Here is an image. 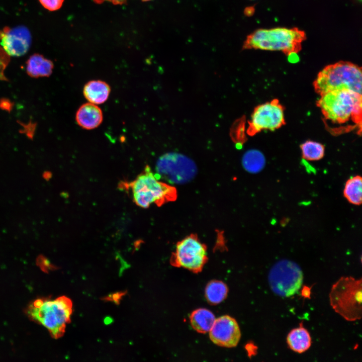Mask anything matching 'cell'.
I'll list each match as a JSON object with an SVG mask.
<instances>
[{
    "instance_id": "83f0119b",
    "label": "cell",
    "mask_w": 362,
    "mask_h": 362,
    "mask_svg": "<svg viewBox=\"0 0 362 362\" xmlns=\"http://www.w3.org/2000/svg\"><path fill=\"white\" fill-rule=\"evenodd\" d=\"M142 1H144V2H146V1H151V0H142Z\"/></svg>"
},
{
    "instance_id": "cb8c5ba5",
    "label": "cell",
    "mask_w": 362,
    "mask_h": 362,
    "mask_svg": "<svg viewBox=\"0 0 362 362\" xmlns=\"http://www.w3.org/2000/svg\"><path fill=\"white\" fill-rule=\"evenodd\" d=\"M37 263L41 269L45 272H48L49 270H52L53 267L50 262L44 258H40L39 260L37 261Z\"/></svg>"
},
{
    "instance_id": "ac0fdd59",
    "label": "cell",
    "mask_w": 362,
    "mask_h": 362,
    "mask_svg": "<svg viewBox=\"0 0 362 362\" xmlns=\"http://www.w3.org/2000/svg\"><path fill=\"white\" fill-rule=\"evenodd\" d=\"M343 195L351 204L361 205L362 202V178L356 175L348 178L344 185Z\"/></svg>"
},
{
    "instance_id": "44dd1931",
    "label": "cell",
    "mask_w": 362,
    "mask_h": 362,
    "mask_svg": "<svg viewBox=\"0 0 362 362\" xmlns=\"http://www.w3.org/2000/svg\"><path fill=\"white\" fill-rule=\"evenodd\" d=\"M300 148L302 157L306 160L317 161L324 157L325 147L320 143L306 141L301 145Z\"/></svg>"
},
{
    "instance_id": "d4e9b609",
    "label": "cell",
    "mask_w": 362,
    "mask_h": 362,
    "mask_svg": "<svg viewBox=\"0 0 362 362\" xmlns=\"http://www.w3.org/2000/svg\"><path fill=\"white\" fill-rule=\"evenodd\" d=\"M127 0H94V1L98 4H102L106 1L111 2L115 5H121L124 4Z\"/></svg>"
},
{
    "instance_id": "6da1fadb",
    "label": "cell",
    "mask_w": 362,
    "mask_h": 362,
    "mask_svg": "<svg viewBox=\"0 0 362 362\" xmlns=\"http://www.w3.org/2000/svg\"><path fill=\"white\" fill-rule=\"evenodd\" d=\"M320 96L317 105L331 132L338 133L354 129L361 132V94L349 90H340Z\"/></svg>"
},
{
    "instance_id": "277c9868",
    "label": "cell",
    "mask_w": 362,
    "mask_h": 362,
    "mask_svg": "<svg viewBox=\"0 0 362 362\" xmlns=\"http://www.w3.org/2000/svg\"><path fill=\"white\" fill-rule=\"evenodd\" d=\"M313 84L315 92L320 95L340 90H349L361 94V68L348 61H340L329 64L318 73Z\"/></svg>"
},
{
    "instance_id": "7a4b0ae2",
    "label": "cell",
    "mask_w": 362,
    "mask_h": 362,
    "mask_svg": "<svg viewBox=\"0 0 362 362\" xmlns=\"http://www.w3.org/2000/svg\"><path fill=\"white\" fill-rule=\"evenodd\" d=\"M25 312L31 320L45 327L52 338L57 339L63 335L70 321L72 303L64 296L54 300L38 298L29 304Z\"/></svg>"
},
{
    "instance_id": "8992f818",
    "label": "cell",
    "mask_w": 362,
    "mask_h": 362,
    "mask_svg": "<svg viewBox=\"0 0 362 362\" xmlns=\"http://www.w3.org/2000/svg\"><path fill=\"white\" fill-rule=\"evenodd\" d=\"M361 279L343 277L332 287L330 303L333 310L345 320L354 321L361 318Z\"/></svg>"
},
{
    "instance_id": "30bf717a",
    "label": "cell",
    "mask_w": 362,
    "mask_h": 362,
    "mask_svg": "<svg viewBox=\"0 0 362 362\" xmlns=\"http://www.w3.org/2000/svg\"><path fill=\"white\" fill-rule=\"evenodd\" d=\"M285 124L284 108L278 100L274 99L254 109L247 132L252 136L265 130L274 131Z\"/></svg>"
},
{
    "instance_id": "7c38bea8",
    "label": "cell",
    "mask_w": 362,
    "mask_h": 362,
    "mask_svg": "<svg viewBox=\"0 0 362 362\" xmlns=\"http://www.w3.org/2000/svg\"><path fill=\"white\" fill-rule=\"evenodd\" d=\"M209 332L210 338L214 343L225 347L236 346L241 337L237 321L228 315L216 319Z\"/></svg>"
},
{
    "instance_id": "5bb4252c",
    "label": "cell",
    "mask_w": 362,
    "mask_h": 362,
    "mask_svg": "<svg viewBox=\"0 0 362 362\" xmlns=\"http://www.w3.org/2000/svg\"><path fill=\"white\" fill-rule=\"evenodd\" d=\"M111 92L110 85L100 80L87 82L84 86L83 94L89 102L96 105L104 103L108 99Z\"/></svg>"
},
{
    "instance_id": "52a82bcc",
    "label": "cell",
    "mask_w": 362,
    "mask_h": 362,
    "mask_svg": "<svg viewBox=\"0 0 362 362\" xmlns=\"http://www.w3.org/2000/svg\"><path fill=\"white\" fill-rule=\"evenodd\" d=\"M303 279L300 267L296 262L288 259L277 262L268 274L272 290L282 297H288L296 293L301 287Z\"/></svg>"
},
{
    "instance_id": "9a60e30c",
    "label": "cell",
    "mask_w": 362,
    "mask_h": 362,
    "mask_svg": "<svg viewBox=\"0 0 362 362\" xmlns=\"http://www.w3.org/2000/svg\"><path fill=\"white\" fill-rule=\"evenodd\" d=\"M53 67L52 61L37 53L31 55L26 63L27 74L34 78L49 76Z\"/></svg>"
},
{
    "instance_id": "4fadbf2b",
    "label": "cell",
    "mask_w": 362,
    "mask_h": 362,
    "mask_svg": "<svg viewBox=\"0 0 362 362\" xmlns=\"http://www.w3.org/2000/svg\"><path fill=\"white\" fill-rule=\"evenodd\" d=\"M75 119L77 124L82 128L94 129L102 123L103 120V112L96 104L89 102L85 103L77 110Z\"/></svg>"
},
{
    "instance_id": "f1b7e54d",
    "label": "cell",
    "mask_w": 362,
    "mask_h": 362,
    "mask_svg": "<svg viewBox=\"0 0 362 362\" xmlns=\"http://www.w3.org/2000/svg\"></svg>"
},
{
    "instance_id": "3957f363",
    "label": "cell",
    "mask_w": 362,
    "mask_h": 362,
    "mask_svg": "<svg viewBox=\"0 0 362 362\" xmlns=\"http://www.w3.org/2000/svg\"><path fill=\"white\" fill-rule=\"evenodd\" d=\"M306 39L305 32L298 28L258 29L247 36L242 49L281 51L289 55L300 51Z\"/></svg>"
},
{
    "instance_id": "5b68a950",
    "label": "cell",
    "mask_w": 362,
    "mask_h": 362,
    "mask_svg": "<svg viewBox=\"0 0 362 362\" xmlns=\"http://www.w3.org/2000/svg\"><path fill=\"white\" fill-rule=\"evenodd\" d=\"M126 185L132 191L134 202L143 208H147L153 203L161 206L175 201L177 197L176 188L159 181L148 165L134 180Z\"/></svg>"
},
{
    "instance_id": "7402d4cb",
    "label": "cell",
    "mask_w": 362,
    "mask_h": 362,
    "mask_svg": "<svg viewBox=\"0 0 362 362\" xmlns=\"http://www.w3.org/2000/svg\"><path fill=\"white\" fill-rule=\"evenodd\" d=\"M10 56L0 46V80H8L4 72L9 63Z\"/></svg>"
},
{
    "instance_id": "ba28073f",
    "label": "cell",
    "mask_w": 362,
    "mask_h": 362,
    "mask_svg": "<svg viewBox=\"0 0 362 362\" xmlns=\"http://www.w3.org/2000/svg\"><path fill=\"white\" fill-rule=\"evenodd\" d=\"M208 260L206 245L196 234H191L178 241L170 258L173 266L194 273L200 272Z\"/></svg>"
},
{
    "instance_id": "2e32d148",
    "label": "cell",
    "mask_w": 362,
    "mask_h": 362,
    "mask_svg": "<svg viewBox=\"0 0 362 362\" xmlns=\"http://www.w3.org/2000/svg\"><path fill=\"white\" fill-rule=\"evenodd\" d=\"M287 341L289 347L299 353L307 350L311 344L310 333L302 325L292 329L289 333Z\"/></svg>"
},
{
    "instance_id": "4316f807",
    "label": "cell",
    "mask_w": 362,
    "mask_h": 362,
    "mask_svg": "<svg viewBox=\"0 0 362 362\" xmlns=\"http://www.w3.org/2000/svg\"><path fill=\"white\" fill-rule=\"evenodd\" d=\"M302 295L305 297H309L310 294V290L309 288L305 287L303 289Z\"/></svg>"
},
{
    "instance_id": "8fae6325",
    "label": "cell",
    "mask_w": 362,
    "mask_h": 362,
    "mask_svg": "<svg viewBox=\"0 0 362 362\" xmlns=\"http://www.w3.org/2000/svg\"><path fill=\"white\" fill-rule=\"evenodd\" d=\"M31 42V33L24 26L5 27L0 30V46L10 56L19 57L25 54Z\"/></svg>"
},
{
    "instance_id": "484cf974",
    "label": "cell",
    "mask_w": 362,
    "mask_h": 362,
    "mask_svg": "<svg viewBox=\"0 0 362 362\" xmlns=\"http://www.w3.org/2000/svg\"><path fill=\"white\" fill-rule=\"evenodd\" d=\"M255 11L253 6L246 7L244 11V13L246 16H251L253 15Z\"/></svg>"
},
{
    "instance_id": "9c48e42d",
    "label": "cell",
    "mask_w": 362,
    "mask_h": 362,
    "mask_svg": "<svg viewBox=\"0 0 362 362\" xmlns=\"http://www.w3.org/2000/svg\"><path fill=\"white\" fill-rule=\"evenodd\" d=\"M156 174L169 183L182 184L193 178L197 167L188 157L178 153H166L157 160Z\"/></svg>"
},
{
    "instance_id": "ffe728a7",
    "label": "cell",
    "mask_w": 362,
    "mask_h": 362,
    "mask_svg": "<svg viewBox=\"0 0 362 362\" xmlns=\"http://www.w3.org/2000/svg\"><path fill=\"white\" fill-rule=\"evenodd\" d=\"M228 293L227 286L222 281L214 280L209 282L205 289V297L212 304L222 302Z\"/></svg>"
},
{
    "instance_id": "d6986e66",
    "label": "cell",
    "mask_w": 362,
    "mask_h": 362,
    "mask_svg": "<svg viewBox=\"0 0 362 362\" xmlns=\"http://www.w3.org/2000/svg\"><path fill=\"white\" fill-rule=\"evenodd\" d=\"M265 159L258 150L252 149L247 151L242 158V165L244 169L250 173L260 172L264 167Z\"/></svg>"
},
{
    "instance_id": "603a6c76",
    "label": "cell",
    "mask_w": 362,
    "mask_h": 362,
    "mask_svg": "<svg viewBox=\"0 0 362 362\" xmlns=\"http://www.w3.org/2000/svg\"><path fill=\"white\" fill-rule=\"evenodd\" d=\"M41 5L50 11H55L59 9L64 0H39Z\"/></svg>"
},
{
    "instance_id": "e0dca14e",
    "label": "cell",
    "mask_w": 362,
    "mask_h": 362,
    "mask_svg": "<svg viewBox=\"0 0 362 362\" xmlns=\"http://www.w3.org/2000/svg\"><path fill=\"white\" fill-rule=\"evenodd\" d=\"M215 319L214 314L205 308L196 309L190 315V322L192 327L197 332L202 333L210 330Z\"/></svg>"
}]
</instances>
